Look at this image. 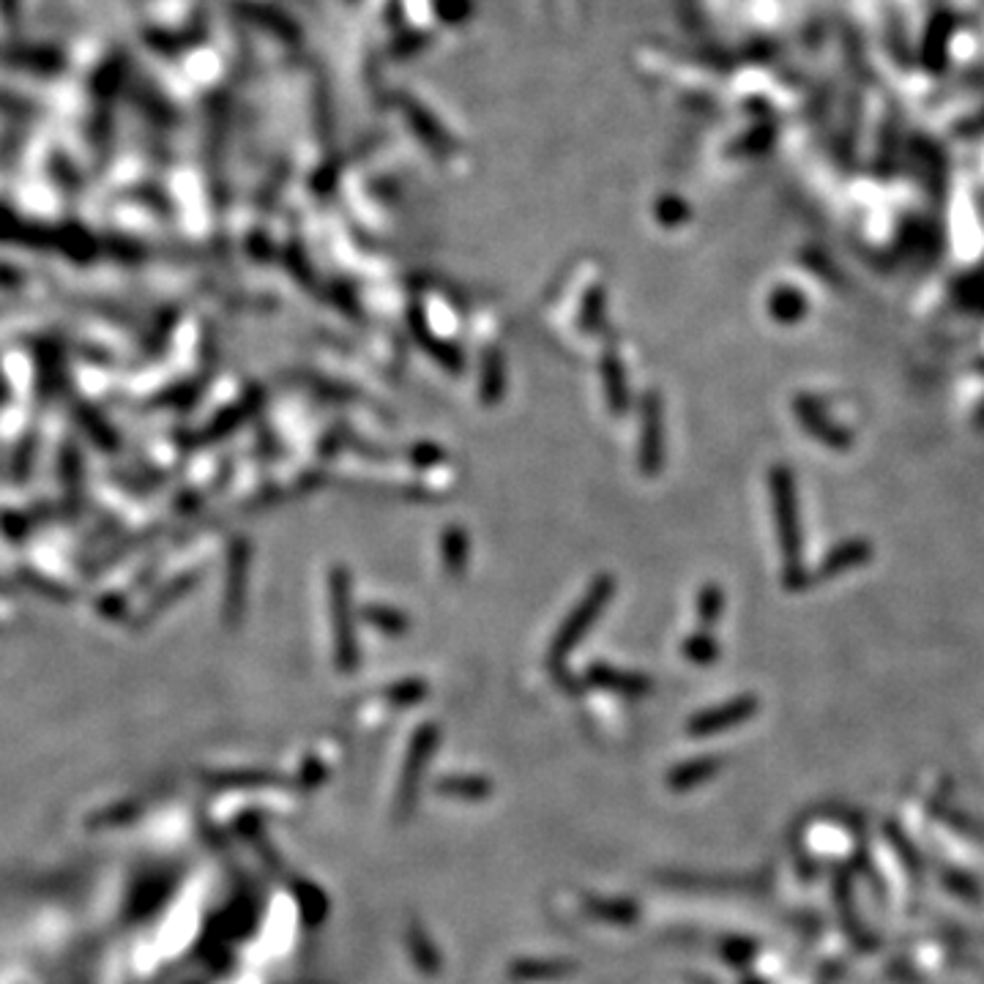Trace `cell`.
<instances>
[{
    "mask_svg": "<svg viewBox=\"0 0 984 984\" xmlns=\"http://www.w3.org/2000/svg\"><path fill=\"white\" fill-rule=\"evenodd\" d=\"M687 654L692 656V660L712 662L714 654H717V646H714V640L708 638V631H698V635H694V638L687 643Z\"/></svg>",
    "mask_w": 984,
    "mask_h": 984,
    "instance_id": "cell-14",
    "label": "cell"
},
{
    "mask_svg": "<svg viewBox=\"0 0 984 984\" xmlns=\"http://www.w3.org/2000/svg\"><path fill=\"white\" fill-rule=\"evenodd\" d=\"M725 610V591L719 586H706L698 593V618L703 626H714Z\"/></svg>",
    "mask_w": 984,
    "mask_h": 984,
    "instance_id": "cell-11",
    "label": "cell"
},
{
    "mask_svg": "<svg viewBox=\"0 0 984 984\" xmlns=\"http://www.w3.org/2000/svg\"><path fill=\"white\" fill-rule=\"evenodd\" d=\"M444 564L449 575H462L468 564V536L462 528H449L444 534Z\"/></svg>",
    "mask_w": 984,
    "mask_h": 984,
    "instance_id": "cell-10",
    "label": "cell"
},
{
    "mask_svg": "<svg viewBox=\"0 0 984 984\" xmlns=\"http://www.w3.org/2000/svg\"><path fill=\"white\" fill-rule=\"evenodd\" d=\"M602 318H604V291L602 287H593V291H588L586 304H583V325H586V331H597L599 325H602Z\"/></svg>",
    "mask_w": 984,
    "mask_h": 984,
    "instance_id": "cell-13",
    "label": "cell"
},
{
    "mask_svg": "<svg viewBox=\"0 0 984 984\" xmlns=\"http://www.w3.org/2000/svg\"><path fill=\"white\" fill-rule=\"evenodd\" d=\"M768 312L777 323L793 325L807 315V298L796 291V287H777L768 298Z\"/></svg>",
    "mask_w": 984,
    "mask_h": 984,
    "instance_id": "cell-7",
    "label": "cell"
},
{
    "mask_svg": "<svg viewBox=\"0 0 984 984\" xmlns=\"http://www.w3.org/2000/svg\"><path fill=\"white\" fill-rule=\"evenodd\" d=\"M602 381H604V392H608V402L615 413H624L626 410V378H624V367H621L618 356L608 354L602 361Z\"/></svg>",
    "mask_w": 984,
    "mask_h": 984,
    "instance_id": "cell-8",
    "label": "cell"
},
{
    "mask_svg": "<svg viewBox=\"0 0 984 984\" xmlns=\"http://www.w3.org/2000/svg\"><path fill=\"white\" fill-rule=\"evenodd\" d=\"M793 408H796V416H798V421H802V427L807 430V433H813L815 440H820L823 446H831V449H848L851 446L848 433H845L840 424H834V421L826 416V410L820 408V402H815L813 397H796Z\"/></svg>",
    "mask_w": 984,
    "mask_h": 984,
    "instance_id": "cell-5",
    "label": "cell"
},
{
    "mask_svg": "<svg viewBox=\"0 0 984 984\" xmlns=\"http://www.w3.org/2000/svg\"><path fill=\"white\" fill-rule=\"evenodd\" d=\"M365 618L370 621L372 626H378L381 631H386V635H402V631H408V626H410V621L405 618L399 610H392V608H367Z\"/></svg>",
    "mask_w": 984,
    "mask_h": 984,
    "instance_id": "cell-12",
    "label": "cell"
},
{
    "mask_svg": "<svg viewBox=\"0 0 984 984\" xmlns=\"http://www.w3.org/2000/svg\"><path fill=\"white\" fill-rule=\"evenodd\" d=\"M507 386V375H503V359L498 356V350H489L484 359V375H482V399L487 405L498 402Z\"/></svg>",
    "mask_w": 984,
    "mask_h": 984,
    "instance_id": "cell-9",
    "label": "cell"
},
{
    "mask_svg": "<svg viewBox=\"0 0 984 984\" xmlns=\"http://www.w3.org/2000/svg\"><path fill=\"white\" fill-rule=\"evenodd\" d=\"M872 558V547L870 541L865 539H848L836 545L829 555L820 561L818 566V580H829V577H840L845 572L856 570V566L867 564Z\"/></svg>",
    "mask_w": 984,
    "mask_h": 984,
    "instance_id": "cell-6",
    "label": "cell"
},
{
    "mask_svg": "<svg viewBox=\"0 0 984 984\" xmlns=\"http://www.w3.org/2000/svg\"><path fill=\"white\" fill-rule=\"evenodd\" d=\"M665 462V419H662V402L656 392H649L643 402V440H640V468L643 473L654 476L662 471Z\"/></svg>",
    "mask_w": 984,
    "mask_h": 984,
    "instance_id": "cell-4",
    "label": "cell"
},
{
    "mask_svg": "<svg viewBox=\"0 0 984 984\" xmlns=\"http://www.w3.org/2000/svg\"><path fill=\"white\" fill-rule=\"evenodd\" d=\"M613 593H615V583L610 580V577H599V580L588 588V593L583 597V602L577 604L575 613H572L570 618L561 624V629H558V638H555V643H552V656H555V660H564V656L570 654L577 643H580L583 635H586V631L597 624L599 615H602V610L608 608V602Z\"/></svg>",
    "mask_w": 984,
    "mask_h": 984,
    "instance_id": "cell-2",
    "label": "cell"
},
{
    "mask_svg": "<svg viewBox=\"0 0 984 984\" xmlns=\"http://www.w3.org/2000/svg\"><path fill=\"white\" fill-rule=\"evenodd\" d=\"M771 498H775V520L777 536H780V550L785 558L788 586L802 588L807 586L809 577L802 570V528H798V496L796 482H793L791 468L775 465L771 468Z\"/></svg>",
    "mask_w": 984,
    "mask_h": 984,
    "instance_id": "cell-1",
    "label": "cell"
},
{
    "mask_svg": "<svg viewBox=\"0 0 984 984\" xmlns=\"http://www.w3.org/2000/svg\"><path fill=\"white\" fill-rule=\"evenodd\" d=\"M334 586V631H336V651L340 660L350 665L356 662V626H354V593H350V577L345 570H336L331 577Z\"/></svg>",
    "mask_w": 984,
    "mask_h": 984,
    "instance_id": "cell-3",
    "label": "cell"
}]
</instances>
